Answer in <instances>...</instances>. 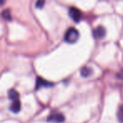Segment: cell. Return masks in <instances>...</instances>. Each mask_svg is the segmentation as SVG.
<instances>
[{
	"instance_id": "obj_1",
	"label": "cell",
	"mask_w": 123,
	"mask_h": 123,
	"mask_svg": "<svg viewBox=\"0 0 123 123\" xmlns=\"http://www.w3.org/2000/svg\"><path fill=\"white\" fill-rule=\"evenodd\" d=\"M79 37V33L75 28H69L68 31L66 32L65 36H64V40L66 42L70 43V44H74L78 41Z\"/></svg>"
},
{
	"instance_id": "obj_2",
	"label": "cell",
	"mask_w": 123,
	"mask_h": 123,
	"mask_svg": "<svg viewBox=\"0 0 123 123\" xmlns=\"http://www.w3.org/2000/svg\"><path fill=\"white\" fill-rule=\"evenodd\" d=\"M47 121L52 123H62L65 121V117L62 113L58 112V111H53L49 115Z\"/></svg>"
},
{
	"instance_id": "obj_3",
	"label": "cell",
	"mask_w": 123,
	"mask_h": 123,
	"mask_svg": "<svg viewBox=\"0 0 123 123\" xmlns=\"http://www.w3.org/2000/svg\"><path fill=\"white\" fill-rule=\"evenodd\" d=\"M69 16L71 17V19L76 23L80 22V20L82 19V12L79 10V9L75 7H72L69 9L68 11Z\"/></svg>"
},
{
	"instance_id": "obj_4",
	"label": "cell",
	"mask_w": 123,
	"mask_h": 123,
	"mask_svg": "<svg viewBox=\"0 0 123 123\" xmlns=\"http://www.w3.org/2000/svg\"><path fill=\"white\" fill-rule=\"evenodd\" d=\"M93 35H94V38H96V39H103L105 36V29L103 26H98L94 30Z\"/></svg>"
},
{
	"instance_id": "obj_5",
	"label": "cell",
	"mask_w": 123,
	"mask_h": 123,
	"mask_svg": "<svg viewBox=\"0 0 123 123\" xmlns=\"http://www.w3.org/2000/svg\"><path fill=\"white\" fill-rule=\"evenodd\" d=\"M52 84L51 83H49L48 81L45 80L44 79L41 77H38L36 79V90H38V89H41V88H45V87H50Z\"/></svg>"
},
{
	"instance_id": "obj_6",
	"label": "cell",
	"mask_w": 123,
	"mask_h": 123,
	"mask_svg": "<svg viewBox=\"0 0 123 123\" xmlns=\"http://www.w3.org/2000/svg\"><path fill=\"white\" fill-rule=\"evenodd\" d=\"M21 104L19 99H15V100L12 101V104L10 105V111H13L14 113H18L20 111Z\"/></svg>"
},
{
	"instance_id": "obj_7",
	"label": "cell",
	"mask_w": 123,
	"mask_h": 123,
	"mask_svg": "<svg viewBox=\"0 0 123 123\" xmlns=\"http://www.w3.org/2000/svg\"><path fill=\"white\" fill-rule=\"evenodd\" d=\"M91 74H92V69L89 68L84 67L81 69V75H82V77L87 78L89 77Z\"/></svg>"
},
{
	"instance_id": "obj_8",
	"label": "cell",
	"mask_w": 123,
	"mask_h": 123,
	"mask_svg": "<svg viewBox=\"0 0 123 123\" xmlns=\"http://www.w3.org/2000/svg\"><path fill=\"white\" fill-rule=\"evenodd\" d=\"M9 97L12 101L15 100V99H19V93L15 89H10L9 91Z\"/></svg>"
},
{
	"instance_id": "obj_9",
	"label": "cell",
	"mask_w": 123,
	"mask_h": 123,
	"mask_svg": "<svg viewBox=\"0 0 123 123\" xmlns=\"http://www.w3.org/2000/svg\"><path fill=\"white\" fill-rule=\"evenodd\" d=\"M2 16L5 19H7V20H11V14H10V11H9V9L4 10V12L2 13Z\"/></svg>"
},
{
	"instance_id": "obj_10",
	"label": "cell",
	"mask_w": 123,
	"mask_h": 123,
	"mask_svg": "<svg viewBox=\"0 0 123 123\" xmlns=\"http://www.w3.org/2000/svg\"><path fill=\"white\" fill-rule=\"evenodd\" d=\"M44 4H45V0H37L36 6L37 9H42L44 7Z\"/></svg>"
},
{
	"instance_id": "obj_11",
	"label": "cell",
	"mask_w": 123,
	"mask_h": 123,
	"mask_svg": "<svg viewBox=\"0 0 123 123\" xmlns=\"http://www.w3.org/2000/svg\"><path fill=\"white\" fill-rule=\"evenodd\" d=\"M4 3H5V0H0V6L4 5Z\"/></svg>"
}]
</instances>
